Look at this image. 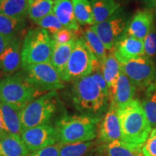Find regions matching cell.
Returning <instances> with one entry per match:
<instances>
[{
	"label": "cell",
	"mask_w": 156,
	"mask_h": 156,
	"mask_svg": "<svg viewBox=\"0 0 156 156\" xmlns=\"http://www.w3.org/2000/svg\"><path fill=\"white\" fill-rule=\"evenodd\" d=\"M70 97L82 115L102 118L108 112L109 97L105 95L90 75L73 82Z\"/></svg>",
	"instance_id": "obj_1"
},
{
	"label": "cell",
	"mask_w": 156,
	"mask_h": 156,
	"mask_svg": "<svg viewBox=\"0 0 156 156\" xmlns=\"http://www.w3.org/2000/svg\"><path fill=\"white\" fill-rule=\"evenodd\" d=\"M116 108L122 130V140L134 146H142L152 131L142 103L133 99Z\"/></svg>",
	"instance_id": "obj_2"
},
{
	"label": "cell",
	"mask_w": 156,
	"mask_h": 156,
	"mask_svg": "<svg viewBox=\"0 0 156 156\" xmlns=\"http://www.w3.org/2000/svg\"><path fill=\"white\" fill-rule=\"evenodd\" d=\"M101 118L85 115H64L54 123L58 143L62 145L93 141Z\"/></svg>",
	"instance_id": "obj_3"
},
{
	"label": "cell",
	"mask_w": 156,
	"mask_h": 156,
	"mask_svg": "<svg viewBox=\"0 0 156 156\" xmlns=\"http://www.w3.org/2000/svg\"><path fill=\"white\" fill-rule=\"evenodd\" d=\"M41 94L29 83L23 70L0 80V101L20 110Z\"/></svg>",
	"instance_id": "obj_4"
},
{
	"label": "cell",
	"mask_w": 156,
	"mask_h": 156,
	"mask_svg": "<svg viewBox=\"0 0 156 156\" xmlns=\"http://www.w3.org/2000/svg\"><path fill=\"white\" fill-rule=\"evenodd\" d=\"M57 90L43 94L24 107L20 113L23 132L36 126L51 124L58 105Z\"/></svg>",
	"instance_id": "obj_5"
},
{
	"label": "cell",
	"mask_w": 156,
	"mask_h": 156,
	"mask_svg": "<svg viewBox=\"0 0 156 156\" xmlns=\"http://www.w3.org/2000/svg\"><path fill=\"white\" fill-rule=\"evenodd\" d=\"M52 38L40 27L30 29L24 37L21 48L22 67L30 64L50 62Z\"/></svg>",
	"instance_id": "obj_6"
},
{
	"label": "cell",
	"mask_w": 156,
	"mask_h": 156,
	"mask_svg": "<svg viewBox=\"0 0 156 156\" xmlns=\"http://www.w3.org/2000/svg\"><path fill=\"white\" fill-rule=\"evenodd\" d=\"M97 58L81 38L77 39L62 79L64 83L75 82L92 73Z\"/></svg>",
	"instance_id": "obj_7"
},
{
	"label": "cell",
	"mask_w": 156,
	"mask_h": 156,
	"mask_svg": "<svg viewBox=\"0 0 156 156\" xmlns=\"http://www.w3.org/2000/svg\"><path fill=\"white\" fill-rule=\"evenodd\" d=\"M29 83L39 93H48L64 87L61 75L50 62L30 64L23 68Z\"/></svg>",
	"instance_id": "obj_8"
},
{
	"label": "cell",
	"mask_w": 156,
	"mask_h": 156,
	"mask_svg": "<svg viewBox=\"0 0 156 156\" xmlns=\"http://www.w3.org/2000/svg\"><path fill=\"white\" fill-rule=\"evenodd\" d=\"M121 70L136 87H148L156 77V67L151 59L145 56L119 61Z\"/></svg>",
	"instance_id": "obj_9"
},
{
	"label": "cell",
	"mask_w": 156,
	"mask_h": 156,
	"mask_svg": "<svg viewBox=\"0 0 156 156\" xmlns=\"http://www.w3.org/2000/svg\"><path fill=\"white\" fill-rule=\"evenodd\" d=\"M126 26L125 15L119 9L110 18L90 27L102 41L106 50L113 51L116 43L125 32Z\"/></svg>",
	"instance_id": "obj_10"
},
{
	"label": "cell",
	"mask_w": 156,
	"mask_h": 156,
	"mask_svg": "<svg viewBox=\"0 0 156 156\" xmlns=\"http://www.w3.org/2000/svg\"><path fill=\"white\" fill-rule=\"evenodd\" d=\"M21 139L30 153L58 143L55 128L51 124L25 129L21 134Z\"/></svg>",
	"instance_id": "obj_11"
},
{
	"label": "cell",
	"mask_w": 156,
	"mask_h": 156,
	"mask_svg": "<svg viewBox=\"0 0 156 156\" xmlns=\"http://www.w3.org/2000/svg\"><path fill=\"white\" fill-rule=\"evenodd\" d=\"M98 140L101 143L108 144L117 140H122V130L117 114V108L114 104L110 103L109 108L98 130Z\"/></svg>",
	"instance_id": "obj_12"
},
{
	"label": "cell",
	"mask_w": 156,
	"mask_h": 156,
	"mask_svg": "<svg viewBox=\"0 0 156 156\" xmlns=\"http://www.w3.org/2000/svg\"><path fill=\"white\" fill-rule=\"evenodd\" d=\"M21 37L16 36L0 55V71L7 75H12L20 69L22 67Z\"/></svg>",
	"instance_id": "obj_13"
},
{
	"label": "cell",
	"mask_w": 156,
	"mask_h": 156,
	"mask_svg": "<svg viewBox=\"0 0 156 156\" xmlns=\"http://www.w3.org/2000/svg\"><path fill=\"white\" fill-rule=\"evenodd\" d=\"M154 18L150 9L136 11L127 24L124 34L143 41L154 25Z\"/></svg>",
	"instance_id": "obj_14"
},
{
	"label": "cell",
	"mask_w": 156,
	"mask_h": 156,
	"mask_svg": "<svg viewBox=\"0 0 156 156\" xmlns=\"http://www.w3.org/2000/svg\"><path fill=\"white\" fill-rule=\"evenodd\" d=\"M118 61L128 60L144 56L143 41L124 34L116 43L113 50Z\"/></svg>",
	"instance_id": "obj_15"
},
{
	"label": "cell",
	"mask_w": 156,
	"mask_h": 156,
	"mask_svg": "<svg viewBox=\"0 0 156 156\" xmlns=\"http://www.w3.org/2000/svg\"><path fill=\"white\" fill-rule=\"evenodd\" d=\"M53 12L64 28L74 31L80 29L71 0H54Z\"/></svg>",
	"instance_id": "obj_16"
},
{
	"label": "cell",
	"mask_w": 156,
	"mask_h": 156,
	"mask_svg": "<svg viewBox=\"0 0 156 156\" xmlns=\"http://www.w3.org/2000/svg\"><path fill=\"white\" fill-rule=\"evenodd\" d=\"M136 86L129 77L121 70L116 83L114 95L111 101L116 108L124 106L133 100Z\"/></svg>",
	"instance_id": "obj_17"
},
{
	"label": "cell",
	"mask_w": 156,
	"mask_h": 156,
	"mask_svg": "<svg viewBox=\"0 0 156 156\" xmlns=\"http://www.w3.org/2000/svg\"><path fill=\"white\" fill-rule=\"evenodd\" d=\"M76 41L59 44L52 39V53L50 63L59 73L61 77L67 67Z\"/></svg>",
	"instance_id": "obj_18"
},
{
	"label": "cell",
	"mask_w": 156,
	"mask_h": 156,
	"mask_svg": "<svg viewBox=\"0 0 156 156\" xmlns=\"http://www.w3.org/2000/svg\"><path fill=\"white\" fill-rule=\"evenodd\" d=\"M101 70L105 80L108 85L111 102L114 95L116 83L121 72L120 64L115 57L113 51L107 54L104 61L101 63Z\"/></svg>",
	"instance_id": "obj_19"
},
{
	"label": "cell",
	"mask_w": 156,
	"mask_h": 156,
	"mask_svg": "<svg viewBox=\"0 0 156 156\" xmlns=\"http://www.w3.org/2000/svg\"><path fill=\"white\" fill-rule=\"evenodd\" d=\"M106 156H144L142 146H134L122 140H117L99 147Z\"/></svg>",
	"instance_id": "obj_20"
},
{
	"label": "cell",
	"mask_w": 156,
	"mask_h": 156,
	"mask_svg": "<svg viewBox=\"0 0 156 156\" xmlns=\"http://www.w3.org/2000/svg\"><path fill=\"white\" fill-rule=\"evenodd\" d=\"M30 153L21 136L8 134L0 139V156H28Z\"/></svg>",
	"instance_id": "obj_21"
},
{
	"label": "cell",
	"mask_w": 156,
	"mask_h": 156,
	"mask_svg": "<svg viewBox=\"0 0 156 156\" xmlns=\"http://www.w3.org/2000/svg\"><path fill=\"white\" fill-rule=\"evenodd\" d=\"M0 109L8 133L21 136L23 133L22 124L20 117L21 110L1 101Z\"/></svg>",
	"instance_id": "obj_22"
},
{
	"label": "cell",
	"mask_w": 156,
	"mask_h": 156,
	"mask_svg": "<svg viewBox=\"0 0 156 156\" xmlns=\"http://www.w3.org/2000/svg\"><path fill=\"white\" fill-rule=\"evenodd\" d=\"M94 24L106 20L113 16L120 8V4L116 0H91Z\"/></svg>",
	"instance_id": "obj_23"
},
{
	"label": "cell",
	"mask_w": 156,
	"mask_h": 156,
	"mask_svg": "<svg viewBox=\"0 0 156 156\" xmlns=\"http://www.w3.org/2000/svg\"><path fill=\"white\" fill-rule=\"evenodd\" d=\"M96 144V142L93 140L62 145L60 156H96L99 152Z\"/></svg>",
	"instance_id": "obj_24"
},
{
	"label": "cell",
	"mask_w": 156,
	"mask_h": 156,
	"mask_svg": "<svg viewBox=\"0 0 156 156\" xmlns=\"http://www.w3.org/2000/svg\"><path fill=\"white\" fill-rule=\"evenodd\" d=\"M81 38L88 46L95 58L101 62V64L102 63L108 54L104 44L96 33L91 27H90L83 33V36Z\"/></svg>",
	"instance_id": "obj_25"
},
{
	"label": "cell",
	"mask_w": 156,
	"mask_h": 156,
	"mask_svg": "<svg viewBox=\"0 0 156 156\" xmlns=\"http://www.w3.org/2000/svg\"><path fill=\"white\" fill-rule=\"evenodd\" d=\"M28 8V0H6L0 2V14L15 18H25Z\"/></svg>",
	"instance_id": "obj_26"
},
{
	"label": "cell",
	"mask_w": 156,
	"mask_h": 156,
	"mask_svg": "<svg viewBox=\"0 0 156 156\" xmlns=\"http://www.w3.org/2000/svg\"><path fill=\"white\" fill-rule=\"evenodd\" d=\"M74 12L80 25H94V16L92 5L89 0H71Z\"/></svg>",
	"instance_id": "obj_27"
},
{
	"label": "cell",
	"mask_w": 156,
	"mask_h": 156,
	"mask_svg": "<svg viewBox=\"0 0 156 156\" xmlns=\"http://www.w3.org/2000/svg\"><path fill=\"white\" fill-rule=\"evenodd\" d=\"M25 18H15L0 14V34L15 38L25 26Z\"/></svg>",
	"instance_id": "obj_28"
},
{
	"label": "cell",
	"mask_w": 156,
	"mask_h": 156,
	"mask_svg": "<svg viewBox=\"0 0 156 156\" xmlns=\"http://www.w3.org/2000/svg\"><path fill=\"white\" fill-rule=\"evenodd\" d=\"M54 0H43L29 6L28 15L31 20L36 23L53 12Z\"/></svg>",
	"instance_id": "obj_29"
},
{
	"label": "cell",
	"mask_w": 156,
	"mask_h": 156,
	"mask_svg": "<svg viewBox=\"0 0 156 156\" xmlns=\"http://www.w3.org/2000/svg\"><path fill=\"white\" fill-rule=\"evenodd\" d=\"M36 23L40 28L44 29L52 35L55 34L58 30L64 28L53 12L46 15L44 18L37 21Z\"/></svg>",
	"instance_id": "obj_30"
},
{
	"label": "cell",
	"mask_w": 156,
	"mask_h": 156,
	"mask_svg": "<svg viewBox=\"0 0 156 156\" xmlns=\"http://www.w3.org/2000/svg\"><path fill=\"white\" fill-rule=\"evenodd\" d=\"M146 117L151 128H156V93L150 95L142 103Z\"/></svg>",
	"instance_id": "obj_31"
},
{
	"label": "cell",
	"mask_w": 156,
	"mask_h": 156,
	"mask_svg": "<svg viewBox=\"0 0 156 156\" xmlns=\"http://www.w3.org/2000/svg\"><path fill=\"white\" fill-rule=\"evenodd\" d=\"M144 56L150 58L156 55V28L155 25L143 40Z\"/></svg>",
	"instance_id": "obj_32"
},
{
	"label": "cell",
	"mask_w": 156,
	"mask_h": 156,
	"mask_svg": "<svg viewBox=\"0 0 156 156\" xmlns=\"http://www.w3.org/2000/svg\"><path fill=\"white\" fill-rule=\"evenodd\" d=\"M144 156H156V128L152 130L151 134L142 146Z\"/></svg>",
	"instance_id": "obj_33"
},
{
	"label": "cell",
	"mask_w": 156,
	"mask_h": 156,
	"mask_svg": "<svg viewBox=\"0 0 156 156\" xmlns=\"http://www.w3.org/2000/svg\"><path fill=\"white\" fill-rule=\"evenodd\" d=\"M52 39L54 41L59 43V44H65L71 41L77 40L74 30L64 28L58 30L55 34L52 35Z\"/></svg>",
	"instance_id": "obj_34"
},
{
	"label": "cell",
	"mask_w": 156,
	"mask_h": 156,
	"mask_svg": "<svg viewBox=\"0 0 156 156\" xmlns=\"http://www.w3.org/2000/svg\"><path fill=\"white\" fill-rule=\"evenodd\" d=\"M62 144L58 143L48 146L38 151L30 153L28 156H60Z\"/></svg>",
	"instance_id": "obj_35"
},
{
	"label": "cell",
	"mask_w": 156,
	"mask_h": 156,
	"mask_svg": "<svg viewBox=\"0 0 156 156\" xmlns=\"http://www.w3.org/2000/svg\"><path fill=\"white\" fill-rule=\"evenodd\" d=\"M13 38H9V37L2 36V34H0V55Z\"/></svg>",
	"instance_id": "obj_36"
},
{
	"label": "cell",
	"mask_w": 156,
	"mask_h": 156,
	"mask_svg": "<svg viewBox=\"0 0 156 156\" xmlns=\"http://www.w3.org/2000/svg\"><path fill=\"white\" fill-rule=\"evenodd\" d=\"M9 133L8 132H7V128H6L5 124V122H4L2 115L1 112V109H0V139L2 138L3 136L7 135Z\"/></svg>",
	"instance_id": "obj_37"
},
{
	"label": "cell",
	"mask_w": 156,
	"mask_h": 156,
	"mask_svg": "<svg viewBox=\"0 0 156 156\" xmlns=\"http://www.w3.org/2000/svg\"><path fill=\"white\" fill-rule=\"evenodd\" d=\"M145 4L149 6L150 7H154L156 6V0H144Z\"/></svg>",
	"instance_id": "obj_38"
},
{
	"label": "cell",
	"mask_w": 156,
	"mask_h": 156,
	"mask_svg": "<svg viewBox=\"0 0 156 156\" xmlns=\"http://www.w3.org/2000/svg\"><path fill=\"white\" fill-rule=\"evenodd\" d=\"M41 1H43V0H28L29 6H31L32 5H34V4L38 2H41Z\"/></svg>",
	"instance_id": "obj_39"
},
{
	"label": "cell",
	"mask_w": 156,
	"mask_h": 156,
	"mask_svg": "<svg viewBox=\"0 0 156 156\" xmlns=\"http://www.w3.org/2000/svg\"><path fill=\"white\" fill-rule=\"evenodd\" d=\"M153 15H154V17H155L156 18V6L155 7H154V12H153Z\"/></svg>",
	"instance_id": "obj_40"
},
{
	"label": "cell",
	"mask_w": 156,
	"mask_h": 156,
	"mask_svg": "<svg viewBox=\"0 0 156 156\" xmlns=\"http://www.w3.org/2000/svg\"><path fill=\"white\" fill-rule=\"evenodd\" d=\"M4 1H6V0H0V2H2Z\"/></svg>",
	"instance_id": "obj_41"
}]
</instances>
